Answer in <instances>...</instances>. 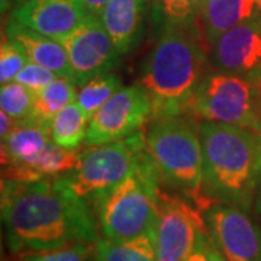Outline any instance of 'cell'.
Masks as SVG:
<instances>
[{"label": "cell", "mask_w": 261, "mask_h": 261, "mask_svg": "<svg viewBox=\"0 0 261 261\" xmlns=\"http://www.w3.org/2000/svg\"><path fill=\"white\" fill-rule=\"evenodd\" d=\"M2 222L10 251L97 243V218L64 177L20 183L2 180Z\"/></svg>", "instance_id": "obj_1"}, {"label": "cell", "mask_w": 261, "mask_h": 261, "mask_svg": "<svg viewBox=\"0 0 261 261\" xmlns=\"http://www.w3.org/2000/svg\"><path fill=\"white\" fill-rule=\"evenodd\" d=\"M199 20L163 25L159 39L145 57L140 84L152 106V118L192 115L193 97L207 74L209 49Z\"/></svg>", "instance_id": "obj_2"}, {"label": "cell", "mask_w": 261, "mask_h": 261, "mask_svg": "<svg viewBox=\"0 0 261 261\" xmlns=\"http://www.w3.org/2000/svg\"><path fill=\"white\" fill-rule=\"evenodd\" d=\"M203 193L211 202H225L250 212L261 177V138L235 125L202 121Z\"/></svg>", "instance_id": "obj_3"}, {"label": "cell", "mask_w": 261, "mask_h": 261, "mask_svg": "<svg viewBox=\"0 0 261 261\" xmlns=\"http://www.w3.org/2000/svg\"><path fill=\"white\" fill-rule=\"evenodd\" d=\"M135 170L92 205L103 238L111 241H128L152 233L159 215L163 185L147 151L145 134L135 132Z\"/></svg>", "instance_id": "obj_4"}, {"label": "cell", "mask_w": 261, "mask_h": 261, "mask_svg": "<svg viewBox=\"0 0 261 261\" xmlns=\"http://www.w3.org/2000/svg\"><path fill=\"white\" fill-rule=\"evenodd\" d=\"M192 115L151 121L145 132L149 157L161 185L205 211L212 202L203 193V152L199 128Z\"/></svg>", "instance_id": "obj_5"}, {"label": "cell", "mask_w": 261, "mask_h": 261, "mask_svg": "<svg viewBox=\"0 0 261 261\" xmlns=\"http://www.w3.org/2000/svg\"><path fill=\"white\" fill-rule=\"evenodd\" d=\"M261 87L247 79L209 70L192 105V115L206 122L255 129Z\"/></svg>", "instance_id": "obj_6"}, {"label": "cell", "mask_w": 261, "mask_h": 261, "mask_svg": "<svg viewBox=\"0 0 261 261\" xmlns=\"http://www.w3.org/2000/svg\"><path fill=\"white\" fill-rule=\"evenodd\" d=\"M135 134L125 140L94 145L82 151L77 167L64 176L65 181L87 203L94 202L135 170Z\"/></svg>", "instance_id": "obj_7"}, {"label": "cell", "mask_w": 261, "mask_h": 261, "mask_svg": "<svg viewBox=\"0 0 261 261\" xmlns=\"http://www.w3.org/2000/svg\"><path fill=\"white\" fill-rule=\"evenodd\" d=\"M203 229L206 221L202 209L186 197L161 189L152 232L157 261H186Z\"/></svg>", "instance_id": "obj_8"}, {"label": "cell", "mask_w": 261, "mask_h": 261, "mask_svg": "<svg viewBox=\"0 0 261 261\" xmlns=\"http://www.w3.org/2000/svg\"><path fill=\"white\" fill-rule=\"evenodd\" d=\"M152 118L149 96L140 83L121 87L90 119L87 147L125 140Z\"/></svg>", "instance_id": "obj_9"}, {"label": "cell", "mask_w": 261, "mask_h": 261, "mask_svg": "<svg viewBox=\"0 0 261 261\" xmlns=\"http://www.w3.org/2000/svg\"><path fill=\"white\" fill-rule=\"evenodd\" d=\"M60 41L67 51L77 87L119 64L122 54L96 15L89 13L74 32Z\"/></svg>", "instance_id": "obj_10"}, {"label": "cell", "mask_w": 261, "mask_h": 261, "mask_svg": "<svg viewBox=\"0 0 261 261\" xmlns=\"http://www.w3.org/2000/svg\"><path fill=\"white\" fill-rule=\"evenodd\" d=\"M206 226L226 261H261V228L247 211L212 202L203 211Z\"/></svg>", "instance_id": "obj_11"}, {"label": "cell", "mask_w": 261, "mask_h": 261, "mask_svg": "<svg viewBox=\"0 0 261 261\" xmlns=\"http://www.w3.org/2000/svg\"><path fill=\"white\" fill-rule=\"evenodd\" d=\"M211 67L261 87V10L226 31L209 47Z\"/></svg>", "instance_id": "obj_12"}, {"label": "cell", "mask_w": 261, "mask_h": 261, "mask_svg": "<svg viewBox=\"0 0 261 261\" xmlns=\"http://www.w3.org/2000/svg\"><path fill=\"white\" fill-rule=\"evenodd\" d=\"M89 16L82 0H27L12 12L10 20L54 39H63Z\"/></svg>", "instance_id": "obj_13"}, {"label": "cell", "mask_w": 261, "mask_h": 261, "mask_svg": "<svg viewBox=\"0 0 261 261\" xmlns=\"http://www.w3.org/2000/svg\"><path fill=\"white\" fill-rule=\"evenodd\" d=\"M6 37L19 45L29 61L45 67L58 77H67L73 80L70 60L61 41L45 37L13 20H9L8 23Z\"/></svg>", "instance_id": "obj_14"}, {"label": "cell", "mask_w": 261, "mask_h": 261, "mask_svg": "<svg viewBox=\"0 0 261 261\" xmlns=\"http://www.w3.org/2000/svg\"><path fill=\"white\" fill-rule=\"evenodd\" d=\"M145 0H109L99 19L122 56L128 54L140 39Z\"/></svg>", "instance_id": "obj_15"}, {"label": "cell", "mask_w": 261, "mask_h": 261, "mask_svg": "<svg viewBox=\"0 0 261 261\" xmlns=\"http://www.w3.org/2000/svg\"><path fill=\"white\" fill-rule=\"evenodd\" d=\"M260 10L258 0H205L199 12V22L207 48L226 31L252 18Z\"/></svg>", "instance_id": "obj_16"}, {"label": "cell", "mask_w": 261, "mask_h": 261, "mask_svg": "<svg viewBox=\"0 0 261 261\" xmlns=\"http://www.w3.org/2000/svg\"><path fill=\"white\" fill-rule=\"evenodd\" d=\"M51 141L49 125L34 119L19 121L8 140L2 142V166L35 159Z\"/></svg>", "instance_id": "obj_17"}, {"label": "cell", "mask_w": 261, "mask_h": 261, "mask_svg": "<svg viewBox=\"0 0 261 261\" xmlns=\"http://www.w3.org/2000/svg\"><path fill=\"white\" fill-rule=\"evenodd\" d=\"M79 87L71 79L56 77L44 89L35 93L34 112L29 119L49 125L57 113L77 100Z\"/></svg>", "instance_id": "obj_18"}, {"label": "cell", "mask_w": 261, "mask_h": 261, "mask_svg": "<svg viewBox=\"0 0 261 261\" xmlns=\"http://www.w3.org/2000/svg\"><path fill=\"white\" fill-rule=\"evenodd\" d=\"M89 123L90 116L79 103L73 102L57 113L49 123L51 140L63 148L77 149L86 141Z\"/></svg>", "instance_id": "obj_19"}, {"label": "cell", "mask_w": 261, "mask_h": 261, "mask_svg": "<svg viewBox=\"0 0 261 261\" xmlns=\"http://www.w3.org/2000/svg\"><path fill=\"white\" fill-rule=\"evenodd\" d=\"M94 261H157L152 233L128 241L100 238L96 243Z\"/></svg>", "instance_id": "obj_20"}, {"label": "cell", "mask_w": 261, "mask_h": 261, "mask_svg": "<svg viewBox=\"0 0 261 261\" xmlns=\"http://www.w3.org/2000/svg\"><path fill=\"white\" fill-rule=\"evenodd\" d=\"M121 87L122 82L119 75L111 71L103 73V74L93 77L82 87H79L75 102L79 103V106L92 119L94 113L97 112Z\"/></svg>", "instance_id": "obj_21"}, {"label": "cell", "mask_w": 261, "mask_h": 261, "mask_svg": "<svg viewBox=\"0 0 261 261\" xmlns=\"http://www.w3.org/2000/svg\"><path fill=\"white\" fill-rule=\"evenodd\" d=\"M35 105V93L18 82L3 84L0 90L2 111L16 121H27L32 116Z\"/></svg>", "instance_id": "obj_22"}, {"label": "cell", "mask_w": 261, "mask_h": 261, "mask_svg": "<svg viewBox=\"0 0 261 261\" xmlns=\"http://www.w3.org/2000/svg\"><path fill=\"white\" fill-rule=\"evenodd\" d=\"M96 243H73L53 250L25 251L19 261H94Z\"/></svg>", "instance_id": "obj_23"}, {"label": "cell", "mask_w": 261, "mask_h": 261, "mask_svg": "<svg viewBox=\"0 0 261 261\" xmlns=\"http://www.w3.org/2000/svg\"><path fill=\"white\" fill-rule=\"evenodd\" d=\"M203 2L205 0H155L157 19L163 25L199 20Z\"/></svg>", "instance_id": "obj_24"}, {"label": "cell", "mask_w": 261, "mask_h": 261, "mask_svg": "<svg viewBox=\"0 0 261 261\" xmlns=\"http://www.w3.org/2000/svg\"><path fill=\"white\" fill-rule=\"evenodd\" d=\"M28 57L9 38L5 37L0 47V83L3 84L15 82L16 75L28 63Z\"/></svg>", "instance_id": "obj_25"}, {"label": "cell", "mask_w": 261, "mask_h": 261, "mask_svg": "<svg viewBox=\"0 0 261 261\" xmlns=\"http://www.w3.org/2000/svg\"><path fill=\"white\" fill-rule=\"evenodd\" d=\"M56 77H58V75L53 73L51 70H48L45 67L37 64V63L28 61L27 65L20 70V73L16 75L15 82L28 87L31 92L37 93L41 89H44L47 84L51 83Z\"/></svg>", "instance_id": "obj_26"}, {"label": "cell", "mask_w": 261, "mask_h": 261, "mask_svg": "<svg viewBox=\"0 0 261 261\" xmlns=\"http://www.w3.org/2000/svg\"><path fill=\"white\" fill-rule=\"evenodd\" d=\"M186 261H226L222 252L219 251V248L214 243L211 233L207 231V226L200 232L195 248L189 254Z\"/></svg>", "instance_id": "obj_27"}, {"label": "cell", "mask_w": 261, "mask_h": 261, "mask_svg": "<svg viewBox=\"0 0 261 261\" xmlns=\"http://www.w3.org/2000/svg\"><path fill=\"white\" fill-rule=\"evenodd\" d=\"M18 122L16 119H13L10 115H8L6 112L0 113V123H2V128H0V138H2V142L8 140L10 134L13 132V129L18 126Z\"/></svg>", "instance_id": "obj_28"}, {"label": "cell", "mask_w": 261, "mask_h": 261, "mask_svg": "<svg viewBox=\"0 0 261 261\" xmlns=\"http://www.w3.org/2000/svg\"><path fill=\"white\" fill-rule=\"evenodd\" d=\"M82 2L84 3L86 9L89 10V13L99 16V13L102 12V9L105 8V5H106L109 0H82Z\"/></svg>", "instance_id": "obj_29"}, {"label": "cell", "mask_w": 261, "mask_h": 261, "mask_svg": "<svg viewBox=\"0 0 261 261\" xmlns=\"http://www.w3.org/2000/svg\"><path fill=\"white\" fill-rule=\"evenodd\" d=\"M254 211L257 216L261 219V177L258 185H257V190H255V197H254Z\"/></svg>", "instance_id": "obj_30"}, {"label": "cell", "mask_w": 261, "mask_h": 261, "mask_svg": "<svg viewBox=\"0 0 261 261\" xmlns=\"http://www.w3.org/2000/svg\"><path fill=\"white\" fill-rule=\"evenodd\" d=\"M254 132H257L260 135L261 138V102H260V108H258V116H257V125H255V129Z\"/></svg>", "instance_id": "obj_31"}, {"label": "cell", "mask_w": 261, "mask_h": 261, "mask_svg": "<svg viewBox=\"0 0 261 261\" xmlns=\"http://www.w3.org/2000/svg\"><path fill=\"white\" fill-rule=\"evenodd\" d=\"M9 6H10V0H0V8H2V12H3V13L9 9Z\"/></svg>", "instance_id": "obj_32"}, {"label": "cell", "mask_w": 261, "mask_h": 261, "mask_svg": "<svg viewBox=\"0 0 261 261\" xmlns=\"http://www.w3.org/2000/svg\"><path fill=\"white\" fill-rule=\"evenodd\" d=\"M13 2H15L16 5H22V3H25L27 0H13Z\"/></svg>", "instance_id": "obj_33"}, {"label": "cell", "mask_w": 261, "mask_h": 261, "mask_svg": "<svg viewBox=\"0 0 261 261\" xmlns=\"http://www.w3.org/2000/svg\"><path fill=\"white\" fill-rule=\"evenodd\" d=\"M258 5H260V8H261V0H258Z\"/></svg>", "instance_id": "obj_34"}]
</instances>
